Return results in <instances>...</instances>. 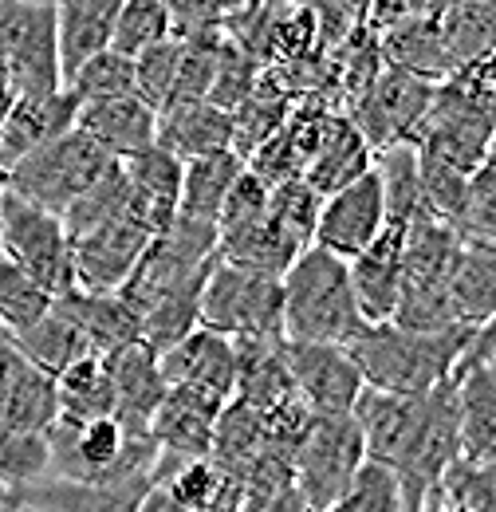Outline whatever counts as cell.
<instances>
[{
    "label": "cell",
    "mask_w": 496,
    "mask_h": 512,
    "mask_svg": "<svg viewBox=\"0 0 496 512\" xmlns=\"http://www.w3.org/2000/svg\"><path fill=\"white\" fill-rule=\"evenodd\" d=\"M469 339H473V327L414 335L394 323H367L343 351L351 355L363 386L398 394V398H422L445 379H453Z\"/></svg>",
    "instance_id": "obj_1"
},
{
    "label": "cell",
    "mask_w": 496,
    "mask_h": 512,
    "mask_svg": "<svg viewBox=\"0 0 496 512\" xmlns=\"http://www.w3.org/2000/svg\"><path fill=\"white\" fill-rule=\"evenodd\" d=\"M284 288V339L288 343H331L347 347L367 323L359 316L347 260L304 249L280 276Z\"/></svg>",
    "instance_id": "obj_2"
},
{
    "label": "cell",
    "mask_w": 496,
    "mask_h": 512,
    "mask_svg": "<svg viewBox=\"0 0 496 512\" xmlns=\"http://www.w3.org/2000/svg\"><path fill=\"white\" fill-rule=\"evenodd\" d=\"M197 327L217 331L233 343H241V339L280 343L284 339V288H280V280L217 260L205 288H201Z\"/></svg>",
    "instance_id": "obj_3"
},
{
    "label": "cell",
    "mask_w": 496,
    "mask_h": 512,
    "mask_svg": "<svg viewBox=\"0 0 496 512\" xmlns=\"http://www.w3.org/2000/svg\"><path fill=\"white\" fill-rule=\"evenodd\" d=\"M111 162L115 158H107L79 130H67L63 138L24 154L20 162H12L4 170V178H0V186L8 193H16L20 201L52 213V217H63Z\"/></svg>",
    "instance_id": "obj_4"
},
{
    "label": "cell",
    "mask_w": 496,
    "mask_h": 512,
    "mask_svg": "<svg viewBox=\"0 0 496 512\" xmlns=\"http://www.w3.org/2000/svg\"><path fill=\"white\" fill-rule=\"evenodd\" d=\"M367 461L363 434L355 418H315L311 414L296 453H292V489L304 512H331L343 497L359 465Z\"/></svg>",
    "instance_id": "obj_5"
},
{
    "label": "cell",
    "mask_w": 496,
    "mask_h": 512,
    "mask_svg": "<svg viewBox=\"0 0 496 512\" xmlns=\"http://www.w3.org/2000/svg\"><path fill=\"white\" fill-rule=\"evenodd\" d=\"M0 253L52 300L75 292V253L63 221L8 190L0 193Z\"/></svg>",
    "instance_id": "obj_6"
},
{
    "label": "cell",
    "mask_w": 496,
    "mask_h": 512,
    "mask_svg": "<svg viewBox=\"0 0 496 512\" xmlns=\"http://www.w3.org/2000/svg\"><path fill=\"white\" fill-rule=\"evenodd\" d=\"M496 134V111L485 107L477 95H469L457 79L437 83L430 115L414 138V150L430 154L437 162L461 170L473 178L489 162V146Z\"/></svg>",
    "instance_id": "obj_7"
},
{
    "label": "cell",
    "mask_w": 496,
    "mask_h": 512,
    "mask_svg": "<svg viewBox=\"0 0 496 512\" xmlns=\"http://www.w3.org/2000/svg\"><path fill=\"white\" fill-rule=\"evenodd\" d=\"M0 75L16 95H56L63 91L60 48H56V8L0 0Z\"/></svg>",
    "instance_id": "obj_8"
},
{
    "label": "cell",
    "mask_w": 496,
    "mask_h": 512,
    "mask_svg": "<svg viewBox=\"0 0 496 512\" xmlns=\"http://www.w3.org/2000/svg\"><path fill=\"white\" fill-rule=\"evenodd\" d=\"M292 386L315 418H347L363 394V379L343 347L331 343H280Z\"/></svg>",
    "instance_id": "obj_9"
},
{
    "label": "cell",
    "mask_w": 496,
    "mask_h": 512,
    "mask_svg": "<svg viewBox=\"0 0 496 512\" xmlns=\"http://www.w3.org/2000/svg\"><path fill=\"white\" fill-rule=\"evenodd\" d=\"M382 225H386V201H382V186L371 166L359 182L323 197L311 245L339 260H355L382 233Z\"/></svg>",
    "instance_id": "obj_10"
},
{
    "label": "cell",
    "mask_w": 496,
    "mask_h": 512,
    "mask_svg": "<svg viewBox=\"0 0 496 512\" xmlns=\"http://www.w3.org/2000/svg\"><path fill=\"white\" fill-rule=\"evenodd\" d=\"M150 241H154V233L146 225H138L130 213L91 229L87 237H79L71 245V253H75V288L79 292H95V296L119 292L130 280L134 264L142 260Z\"/></svg>",
    "instance_id": "obj_11"
},
{
    "label": "cell",
    "mask_w": 496,
    "mask_h": 512,
    "mask_svg": "<svg viewBox=\"0 0 496 512\" xmlns=\"http://www.w3.org/2000/svg\"><path fill=\"white\" fill-rule=\"evenodd\" d=\"M158 371H162L166 390L182 386V390H197V394L217 398V402H233L237 347H233V339H225L217 331L193 327L182 343H174L170 351L158 355Z\"/></svg>",
    "instance_id": "obj_12"
},
{
    "label": "cell",
    "mask_w": 496,
    "mask_h": 512,
    "mask_svg": "<svg viewBox=\"0 0 496 512\" xmlns=\"http://www.w3.org/2000/svg\"><path fill=\"white\" fill-rule=\"evenodd\" d=\"M351 292L363 323H390L402 292V225L386 221L382 233L355 260H347Z\"/></svg>",
    "instance_id": "obj_13"
},
{
    "label": "cell",
    "mask_w": 496,
    "mask_h": 512,
    "mask_svg": "<svg viewBox=\"0 0 496 512\" xmlns=\"http://www.w3.org/2000/svg\"><path fill=\"white\" fill-rule=\"evenodd\" d=\"M75 130L87 142H95L107 158L130 162V158L154 150L158 115L150 107H142L134 95H126V99H91V103H79Z\"/></svg>",
    "instance_id": "obj_14"
},
{
    "label": "cell",
    "mask_w": 496,
    "mask_h": 512,
    "mask_svg": "<svg viewBox=\"0 0 496 512\" xmlns=\"http://www.w3.org/2000/svg\"><path fill=\"white\" fill-rule=\"evenodd\" d=\"M107 379L115 386V418L134 434H150V418L166 402V383L158 371V355L142 343L103 355Z\"/></svg>",
    "instance_id": "obj_15"
},
{
    "label": "cell",
    "mask_w": 496,
    "mask_h": 512,
    "mask_svg": "<svg viewBox=\"0 0 496 512\" xmlns=\"http://www.w3.org/2000/svg\"><path fill=\"white\" fill-rule=\"evenodd\" d=\"M79 115V99L63 87L56 95H16L4 127H0V166L8 170L12 162H20L24 154L48 146L63 138L67 130H75Z\"/></svg>",
    "instance_id": "obj_16"
},
{
    "label": "cell",
    "mask_w": 496,
    "mask_h": 512,
    "mask_svg": "<svg viewBox=\"0 0 496 512\" xmlns=\"http://www.w3.org/2000/svg\"><path fill=\"white\" fill-rule=\"evenodd\" d=\"M154 146L178 158L182 166L205 154L233 150V115L209 107V103H170L158 111Z\"/></svg>",
    "instance_id": "obj_17"
},
{
    "label": "cell",
    "mask_w": 496,
    "mask_h": 512,
    "mask_svg": "<svg viewBox=\"0 0 496 512\" xmlns=\"http://www.w3.org/2000/svg\"><path fill=\"white\" fill-rule=\"evenodd\" d=\"M123 170H126V182H130V209L126 213L158 237L178 217L182 162L154 146V150H146V154L123 162Z\"/></svg>",
    "instance_id": "obj_18"
},
{
    "label": "cell",
    "mask_w": 496,
    "mask_h": 512,
    "mask_svg": "<svg viewBox=\"0 0 496 512\" xmlns=\"http://www.w3.org/2000/svg\"><path fill=\"white\" fill-rule=\"evenodd\" d=\"M119 0H60L56 4V48L63 83L91 56L111 48Z\"/></svg>",
    "instance_id": "obj_19"
},
{
    "label": "cell",
    "mask_w": 496,
    "mask_h": 512,
    "mask_svg": "<svg viewBox=\"0 0 496 512\" xmlns=\"http://www.w3.org/2000/svg\"><path fill=\"white\" fill-rule=\"evenodd\" d=\"M418 406L422 398H398V394H382L363 386L351 418L363 434V449H367V461L378 465H394L398 453L406 449L410 434H414V422H418Z\"/></svg>",
    "instance_id": "obj_20"
},
{
    "label": "cell",
    "mask_w": 496,
    "mask_h": 512,
    "mask_svg": "<svg viewBox=\"0 0 496 512\" xmlns=\"http://www.w3.org/2000/svg\"><path fill=\"white\" fill-rule=\"evenodd\" d=\"M378 56H382V67L406 71L426 83H445L453 75V60L445 52L441 24L434 16H414L378 32Z\"/></svg>",
    "instance_id": "obj_21"
},
{
    "label": "cell",
    "mask_w": 496,
    "mask_h": 512,
    "mask_svg": "<svg viewBox=\"0 0 496 512\" xmlns=\"http://www.w3.org/2000/svg\"><path fill=\"white\" fill-rule=\"evenodd\" d=\"M52 308L83 331V339L91 343L95 355H111L119 347H130L142 335L138 316L130 312V304H126L119 292L95 296V292H79L75 288V292H67L60 300H52Z\"/></svg>",
    "instance_id": "obj_22"
},
{
    "label": "cell",
    "mask_w": 496,
    "mask_h": 512,
    "mask_svg": "<svg viewBox=\"0 0 496 512\" xmlns=\"http://www.w3.org/2000/svg\"><path fill=\"white\" fill-rule=\"evenodd\" d=\"M453 379H457L461 461L489 465V461H496V386L481 363L453 371Z\"/></svg>",
    "instance_id": "obj_23"
},
{
    "label": "cell",
    "mask_w": 496,
    "mask_h": 512,
    "mask_svg": "<svg viewBox=\"0 0 496 512\" xmlns=\"http://www.w3.org/2000/svg\"><path fill=\"white\" fill-rule=\"evenodd\" d=\"M371 166H374V150L363 142V134L351 127L343 115H335L327 134H323V142H319V150H315V158H311L308 170H304V182L319 197H331V193H339L343 186L359 182Z\"/></svg>",
    "instance_id": "obj_24"
},
{
    "label": "cell",
    "mask_w": 496,
    "mask_h": 512,
    "mask_svg": "<svg viewBox=\"0 0 496 512\" xmlns=\"http://www.w3.org/2000/svg\"><path fill=\"white\" fill-rule=\"evenodd\" d=\"M449 304L461 327H481L496 316V249L481 241H465L457 268L449 276Z\"/></svg>",
    "instance_id": "obj_25"
},
{
    "label": "cell",
    "mask_w": 496,
    "mask_h": 512,
    "mask_svg": "<svg viewBox=\"0 0 496 512\" xmlns=\"http://www.w3.org/2000/svg\"><path fill=\"white\" fill-rule=\"evenodd\" d=\"M4 335H8V331H4ZM8 339H12V347H16L36 371H44L48 379H60L71 363L95 355L91 343L83 339V331L67 320V316H60L56 308H48L32 327H24V331H16V335H8Z\"/></svg>",
    "instance_id": "obj_26"
},
{
    "label": "cell",
    "mask_w": 496,
    "mask_h": 512,
    "mask_svg": "<svg viewBox=\"0 0 496 512\" xmlns=\"http://www.w3.org/2000/svg\"><path fill=\"white\" fill-rule=\"evenodd\" d=\"M146 493L150 489H138V485L99 489V485H75V481L48 477L40 485L16 489V505L20 509H40V512H138Z\"/></svg>",
    "instance_id": "obj_27"
},
{
    "label": "cell",
    "mask_w": 496,
    "mask_h": 512,
    "mask_svg": "<svg viewBox=\"0 0 496 512\" xmlns=\"http://www.w3.org/2000/svg\"><path fill=\"white\" fill-rule=\"evenodd\" d=\"M245 174V158L233 150L221 154H205L182 166V193H178V213L193 221H213L225 205L229 190L237 186V178Z\"/></svg>",
    "instance_id": "obj_28"
},
{
    "label": "cell",
    "mask_w": 496,
    "mask_h": 512,
    "mask_svg": "<svg viewBox=\"0 0 496 512\" xmlns=\"http://www.w3.org/2000/svg\"><path fill=\"white\" fill-rule=\"evenodd\" d=\"M56 422V379L24 363L0 386V434H48Z\"/></svg>",
    "instance_id": "obj_29"
},
{
    "label": "cell",
    "mask_w": 496,
    "mask_h": 512,
    "mask_svg": "<svg viewBox=\"0 0 496 512\" xmlns=\"http://www.w3.org/2000/svg\"><path fill=\"white\" fill-rule=\"evenodd\" d=\"M56 418L75 426L115 418V386L107 379L103 355H87L71 363L56 379Z\"/></svg>",
    "instance_id": "obj_30"
},
{
    "label": "cell",
    "mask_w": 496,
    "mask_h": 512,
    "mask_svg": "<svg viewBox=\"0 0 496 512\" xmlns=\"http://www.w3.org/2000/svg\"><path fill=\"white\" fill-rule=\"evenodd\" d=\"M437 24L453 71L496 52V0H457L437 16Z\"/></svg>",
    "instance_id": "obj_31"
},
{
    "label": "cell",
    "mask_w": 496,
    "mask_h": 512,
    "mask_svg": "<svg viewBox=\"0 0 496 512\" xmlns=\"http://www.w3.org/2000/svg\"><path fill=\"white\" fill-rule=\"evenodd\" d=\"M292 107H296V103H292V99L268 79V71H264L260 83H256V91L233 111V154H241L248 162L272 134H280V127H284L288 115H292Z\"/></svg>",
    "instance_id": "obj_32"
},
{
    "label": "cell",
    "mask_w": 496,
    "mask_h": 512,
    "mask_svg": "<svg viewBox=\"0 0 496 512\" xmlns=\"http://www.w3.org/2000/svg\"><path fill=\"white\" fill-rule=\"evenodd\" d=\"M374 174L386 201V221L406 225L418 213H430L422 205V182H418V150L406 142H394L374 154Z\"/></svg>",
    "instance_id": "obj_33"
},
{
    "label": "cell",
    "mask_w": 496,
    "mask_h": 512,
    "mask_svg": "<svg viewBox=\"0 0 496 512\" xmlns=\"http://www.w3.org/2000/svg\"><path fill=\"white\" fill-rule=\"evenodd\" d=\"M126 209H130V182H126L123 162H111V166L87 186V193L60 217L63 233H67V241L75 245V241L87 237L91 229H99V225L123 217Z\"/></svg>",
    "instance_id": "obj_34"
},
{
    "label": "cell",
    "mask_w": 496,
    "mask_h": 512,
    "mask_svg": "<svg viewBox=\"0 0 496 512\" xmlns=\"http://www.w3.org/2000/svg\"><path fill=\"white\" fill-rule=\"evenodd\" d=\"M162 40H170V16H166L162 0H119L111 52L134 60L138 52H146Z\"/></svg>",
    "instance_id": "obj_35"
},
{
    "label": "cell",
    "mask_w": 496,
    "mask_h": 512,
    "mask_svg": "<svg viewBox=\"0 0 496 512\" xmlns=\"http://www.w3.org/2000/svg\"><path fill=\"white\" fill-rule=\"evenodd\" d=\"M319 205H323V197L311 190L304 178H292V182L268 190V217H272L276 229H280L288 241H296L300 249H311V241H315Z\"/></svg>",
    "instance_id": "obj_36"
},
{
    "label": "cell",
    "mask_w": 496,
    "mask_h": 512,
    "mask_svg": "<svg viewBox=\"0 0 496 512\" xmlns=\"http://www.w3.org/2000/svg\"><path fill=\"white\" fill-rule=\"evenodd\" d=\"M331 512H406V497L398 485V473L390 465L363 461L343 497L331 505Z\"/></svg>",
    "instance_id": "obj_37"
},
{
    "label": "cell",
    "mask_w": 496,
    "mask_h": 512,
    "mask_svg": "<svg viewBox=\"0 0 496 512\" xmlns=\"http://www.w3.org/2000/svg\"><path fill=\"white\" fill-rule=\"evenodd\" d=\"M178 64H182V44H178L174 36L134 56V99H138L142 107H150L154 115H158V111L170 103V95H174Z\"/></svg>",
    "instance_id": "obj_38"
},
{
    "label": "cell",
    "mask_w": 496,
    "mask_h": 512,
    "mask_svg": "<svg viewBox=\"0 0 496 512\" xmlns=\"http://www.w3.org/2000/svg\"><path fill=\"white\" fill-rule=\"evenodd\" d=\"M63 87L79 103H91V99H126V95H134V60L107 48V52L91 56Z\"/></svg>",
    "instance_id": "obj_39"
},
{
    "label": "cell",
    "mask_w": 496,
    "mask_h": 512,
    "mask_svg": "<svg viewBox=\"0 0 496 512\" xmlns=\"http://www.w3.org/2000/svg\"><path fill=\"white\" fill-rule=\"evenodd\" d=\"M418 182H422V205L434 213L441 225L461 233V213H465V190L469 178L445 162H437L430 154L418 150Z\"/></svg>",
    "instance_id": "obj_40"
},
{
    "label": "cell",
    "mask_w": 496,
    "mask_h": 512,
    "mask_svg": "<svg viewBox=\"0 0 496 512\" xmlns=\"http://www.w3.org/2000/svg\"><path fill=\"white\" fill-rule=\"evenodd\" d=\"M260 75H264V67L256 64L245 48H237V44L225 36L221 56H217V71H213V87H209V99H205V103L217 107V111H225V115H233L248 95L256 91Z\"/></svg>",
    "instance_id": "obj_41"
},
{
    "label": "cell",
    "mask_w": 496,
    "mask_h": 512,
    "mask_svg": "<svg viewBox=\"0 0 496 512\" xmlns=\"http://www.w3.org/2000/svg\"><path fill=\"white\" fill-rule=\"evenodd\" d=\"M52 308V296L40 292L8 256L0 253V331L16 335Z\"/></svg>",
    "instance_id": "obj_42"
},
{
    "label": "cell",
    "mask_w": 496,
    "mask_h": 512,
    "mask_svg": "<svg viewBox=\"0 0 496 512\" xmlns=\"http://www.w3.org/2000/svg\"><path fill=\"white\" fill-rule=\"evenodd\" d=\"M52 477V457L44 434H0V485L28 489Z\"/></svg>",
    "instance_id": "obj_43"
},
{
    "label": "cell",
    "mask_w": 496,
    "mask_h": 512,
    "mask_svg": "<svg viewBox=\"0 0 496 512\" xmlns=\"http://www.w3.org/2000/svg\"><path fill=\"white\" fill-rule=\"evenodd\" d=\"M461 237L496 245V166L485 162L465 190V213H461Z\"/></svg>",
    "instance_id": "obj_44"
},
{
    "label": "cell",
    "mask_w": 496,
    "mask_h": 512,
    "mask_svg": "<svg viewBox=\"0 0 496 512\" xmlns=\"http://www.w3.org/2000/svg\"><path fill=\"white\" fill-rule=\"evenodd\" d=\"M434 493L445 497L449 505H457L461 512H496V485L485 465L457 461V465L441 477V485H437Z\"/></svg>",
    "instance_id": "obj_45"
},
{
    "label": "cell",
    "mask_w": 496,
    "mask_h": 512,
    "mask_svg": "<svg viewBox=\"0 0 496 512\" xmlns=\"http://www.w3.org/2000/svg\"><path fill=\"white\" fill-rule=\"evenodd\" d=\"M315 16V32H319V52L339 48L351 32H359L367 24V8L371 0H304Z\"/></svg>",
    "instance_id": "obj_46"
},
{
    "label": "cell",
    "mask_w": 496,
    "mask_h": 512,
    "mask_svg": "<svg viewBox=\"0 0 496 512\" xmlns=\"http://www.w3.org/2000/svg\"><path fill=\"white\" fill-rule=\"evenodd\" d=\"M166 16H170V36L189 40L197 32H209L221 24V12L213 8V0H162Z\"/></svg>",
    "instance_id": "obj_47"
},
{
    "label": "cell",
    "mask_w": 496,
    "mask_h": 512,
    "mask_svg": "<svg viewBox=\"0 0 496 512\" xmlns=\"http://www.w3.org/2000/svg\"><path fill=\"white\" fill-rule=\"evenodd\" d=\"M493 355H496V316L473 331V339H469V347H465L457 371H461V367H473V363H485V359H493Z\"/></svg>",
    "instance_id": "obj_48"
},
{
    "label": "cell",
    "mask_w": 496,
    "mask_h": 512,
    "mask_svg": "<svg viewBox=\"0 0 496 512\" xmlns=\"http://www.w3.org/2000/svg\"><path fill=\"white\" fill-rule=\"evenodd\" d=\"M138 512H186V509H178V505L170 501V493H166V489H150V493L142 497Z\"/></svg>",
    "instance_id": "obj_49"
},
{
    "label": "cell",
    "mask_w": 496,
    "mask_h": 512,
    "mask_svg": "<svg viewBox=\"0 0 496 512\" xmlns=\"http://www.w3.org/2000/svg\"><path fill=\"white\" fill-rule=\"evenodd\" d=\"M248 4H252V0H213V8L221 12V20L233 16V12H241V8H248Z\"/></svg>",
    "instance_id": "obj_50"
},
{
    "label": "cell",
    "mask_w": 496,
    "mask_h": 512,
    "mask_svg": "<svg viewBox=\"0 0 496 512\" xmlns=\"http://www.w3.org/2000/svg\"><path fill=\"white\" fill-rule=\"evenodd\" d=\"M422 512H461V509H457V505H449L445 497H437V493H434V497L422 505Z\"/></svg>",
    "instance_id": "obj_51"
},
{
    "label": "cell",
    "mask_w": 496,
    "mask_h": 512,
    "mask_svg": "<svg viewBox=\"0 0 496 512\" xmlns=\"http://www.w3.org/2000/svg\"><path fill=\"white\" fill-rule=\"evenodd\" d=\"M12 509H20V505H16V489L0 485V512H12Z\"/></svg>",
    "instance_id": "obj_52"
},
{
    "label": "cell",
    "mask_w": 496,
    "mask_h": 512,
    "mask_svg": "<svg viewBox=\"0 0 496 512\" xmlns=\"http://www.w3.org/2000/svg\"><path fill=\"white\" fill-rule=\"evenodd\" d=\"M260 8H292V4H304V0H252Z\"/></svg>",
    "instance_id": "obj_53"
},
{
    "label": "cell",
    "mask_w": 496,
    "mask_h": 512,
    "mask_svg": "<svg viewBox=\"0 0 496 512\" xmlns=\"http://www.w3.org/2000/svg\"><path fill=\"white\" fill-rule=\"evenodd\" d=\"M481 367H485V371H489V379H493V386H496V355H493V359H485V363H481Z\"/></svg>",
    "instance_id": "obj_54"
},
{
    "label": "cell",
    "mask_w": 496,
    "mask_h": 512,
    "mask_svg": "<svg viewBox=\"0 0 496 512\" xmlns=\"http://www.w3.org/2000/svg\"><path fill=\"white\" fill-rule=\"evenodd\" d=\"M24 4H48V8H56L60 0H24Z\"/></svg>",
    "instance_id": "obj_55"
},
{
    "label": "cell",
    "mask_w": 496,
    "mask_h": 512,
    "mask_svg": "<svg viewBox=\"0 0 496 512\" xmlns=\"http://www.w3.org/2000/svg\"><path fill=\"white\" fill-rule=\"evenodd\" d=\"M489 162L496 166V134H493V146H489Z\"/></svg>",
    "instance_id": "obj_56"
},
{
    "label": "cell",
    "mask_w": 496,
    "mask_h": 512,
    "mask_svg": "<svg viewBox=\"0 0 496 512\" xmlns=\"http://www.w3.org/2000/svg\"><path fill=\"white\" fill-rule=\"evenodd\" d=\"M485 469H489V477H493V485H496V461H489V465H485Z\"/></svg>",
    "instance_id": "obj_57"
},
{
    "label": "cell",
    "mask_w": 496,
    "mask_h": 512,
    "mask_svg": "<svg viewBox=\"0 0 496 512\" xmlns=\"http://www.w3.org/2000/svg\"><path fill=\"white\" fill-rule=\"evenodd\" d=\"M12 512H40V509H12Z\"/></svg>",
    "instance_id": "obj_58"
},
{
    "label": "cell",
    "mask_w": 496,
    "mask_h": 512,
    "mask_svg": "<svg viewBox=\"0 0 496 512\" xmlns=\"http://www.w3.org/2000/svg\"><path fill=\"white\" fill-rule=\"evenodd\" d=\"M0 193H4V186H0Z\"/></svg>",
    "instance_id": "obj_59"
}]
</instances>
